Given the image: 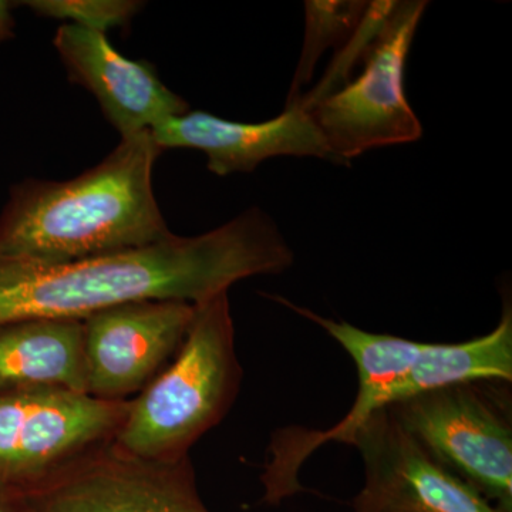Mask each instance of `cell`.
<instances>
[{
	"label": "cell",
	"mask_w": 512,
	"mask_h": 512,
	"mask_svg": "<svg viewBox=\"0 0 512 512\" xmlns=\"http://www.w3.org/2000/svg\"><path fill=\"white\" fill-rule=\"evenodd\" d=\"M151 134L163 150L202 151L207 156L208 170L220 177L251 173L262 161L274 157L332 160L311 114L298 103L286 106L275 119L254 124L190 110L158 124Z\"/></svg>",
	"instance_id": "11"
},
{
	"label": "cell",
	"mask_w": 512,
	"mask_h": 512,
	"mask_svg": "<svg viewBox=\"0 0 512 512\" xmlns=\"http://www.w3.org/2000/svg\"><path fill=\"white\" fill-rule=\"evenodd\" d=\"M163 151L143 131L121 137L109 156L72 180L15 185L0 215V256L69 264L170 238L153 188Z\"/></svg>",
	"instance_id": "2"
},
{
	"label": "cell",
	"mask_w": 512,
	"mask_h": 512,
	"mask_svg": "<svg viewBox=\"0 0 512 512\" xmlns=\"http://www.w3.org/2000/svg\"><path fill=\"white\" fill-rule=\"evenodd\" d=\"M87 394L82 320L29 319L0 326V392Z\"/></svg>",
	"instance_id": "12"
},
{
	"label": "cell",
	"mask_w": 512,
	"mask_h": 512,
	"mask_svg": "<svg viewBox=\"0 0 512 512\" xmlns=\"http://www.w3.org/2000/svg\"><path fill=\"white\" fill-rule=\"evenodd\" d=\"M13 3L0 0V43L15 36V19L12 15Z\"/></svg>",
	"instance_id": "16"
},
{
	"label": "cell",
	"mask_w": 512,
	"mask_h": 512,
	"mask_svg": "<svg viewBox=\"0 0 512 512\" xmlns=\"http://www.w3.org/2000/svg\"><path fill=\"white\" fill-rule=\"evenodd\" d=\"M0 512H30L28 495L0 483Z\"/></svg>",
	"instance_id": "15"
},
{
	"label": "cell",
	"mask_w": 512,
	"mask_h": 512,
	"mask_svg": "<svg viewBox=\"0 0 512 512\" xmlns=\"http://www.w3.org/2000/svg\"><path fill=\"white\" fill-rule=\"evenodd\" d=\"M40 18L69 20L70 25L106 35L123 28L143 9L137 0H29L23 2Z\"/></svg>",
	"instance_id": "14"
},
{
	"label": "cell",
	"mask_w": 512,
	"mask_h": 512,
	"mask_svg": "<svg viewBox=\"0 0 512 512\" xmlns=\"http://www.w3.org/2000/svg\"><path fill=\"white\" fill-rule=\"evenodd\" d=\"M366 2H305L306 33L301 60L293 77L291 92L286 106H291L301 97L302 87L311 80L319 57L332 46L345 45L346 39L355 32L365 15Z\"/></svg>",
	"instance_id": "13"
},
{
	"label": "cell",
	"mask_w": 512,
	"mask_h": 512,
	"mask_svg": "<svg viewBox=\"0 0 512 512\" xmlns=\"http://www.w3.org/2000/svg\"><path fill=\"white\" fill-rule=\"evenodd\" d=\"M345 443L365 466L353 512H503L431 456L389 409L370 414Z\"/></svg>",
	"instance_id": "7"
},
{
	"label": "cell",
	"mask_w": 512,
	"mask_h": 512,
	"mask_svg": "<svg viewBox=\"0 0 512 512\" xmlns=\"http://www.w3.org/2000/svg\"><path fill=\"white\" fill-rule=\"evenodd\" d=\"M128 402L60 389L0 392V483L29 495L113 446Z\"/></svg>",
	"instance_id": "4"
},
{
	"label": "cell",
	"mask_w": 512,
	"mask_h": 512,
	"mask_svg": "<svg viewBox=\"0 0 512 512\" xmlns=\"http://www.w3.org/2000/svg\"><path fill=\"white\" fill-rule=\"evenodd\" d=\"M30 512H211L190 457L153 463L113 448L28 495Z\"/></svg>",
	"instance_id": "9"
},
{
	"label": "cell",
	"mask_w": 512,
	"mask_h": 512,
	"mask_svg": "<svg viewBox=\"0 0 512 512\" xmlns=\"http://www.w3.org/2000/svg\"><path fill=\"white\" fill-rule=\"evenodd\" d=\"M53 45L70 82L96 97L121 137L151 131L190 111V104L161 82L153 64L127 59L103 33L66 23L57 30Z\"/></svg>",
	"instance_id": "10"
},
{
	"label": "cell",
	"mask_w": 512,
	"mask_h": 512,
	"mask_svg": "<svg viewBox=\"0 0 512 512\" xmlns=\"http://www.w3.org/2000/svg\"><path fill=\"white\" fill-rule=\"evenodd\" d=\"M292 248L264 211L254 208L195 237L69 264L0 256V326L29 319L84 320L146 299L200 303L258 275L291 268Z\"/></svg>",
	"instance_id": "1"
},
{
	"label": "cell",
	"mask_w": 512,
	"mask_h": 512,
	"mask_svg": "<svg viewBox=\"0 0 512 512\" xmlns=\"http://www.w3.org/2000/svg\"><path fill=\"white\" fill-rule=\"evenodd\" d=\"M426 9L423 0L397 2L367 50L362 73L325 99L302 106L311 114L333 161L414 143L423 136L404 80L410 47Z\"/></svg>",
	"instance_id": "6"
},
{
	"label": "cell",
	"mask_w": 512,
	"mask_h": 512,
	"mask_svg": "<svg viewBox=\"0 0 512 512\" xmlns=\"http://www.w3.org/2000/svg\"><path fill=\"white\" fill-rule=\"evenodd\" d=\"M242 370L228 292L195 303L174 359L130 400L113 450L153 463H177L217 427L237 400Z\"/></svg>",
	"instance_id": "3"
},
{
	"label": "cell",
	"mask_w": 512,
	"mask_h": 512,
	"mask_svg": "<svg viewBox=\"0 0 512 512\" xmlns=\"http://www.w3.org/2000/svg\"><path fill=\"white\" fill-rule=\"evenodd\" d=\"M194 303L146 299L82 320L87 394L128 402L153 382L183 345Z\"/></svg>",
	"instance_id": "8"
},
{
	"label": "cell",
	"mask_w": 512,
	"mask_h": 512,
	"mask_svg": "<svg viewBox=\"0 0 512 512\" xmlns=\"http://www.w3.org/2000/svg\"><path fill=\"white\" fill-rule=\"evenodd\" d=\"M510 384L473 380L386 407L431 456L503 512H512Z\"/></svg>",
	"instance_id": "5"
}]
</instances>
